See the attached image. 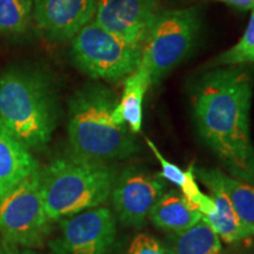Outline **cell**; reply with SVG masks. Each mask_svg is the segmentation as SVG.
Masks as SVG:
<instances>
[{
    "label": "cell",
    "instance_id": "obj_2",
    "mask_svg": "<svg viewBox=\"0 0 254 254\" xmlns=\"http://www.w3.org/2000/svg\"><path fill=\"white\" fill-rule=\"evenodd\" d=\"M118 99L109 87L87 84L69 100L68 138L73 153L90 160L106 163L125 159L138 150L126 124L113 119Z\"/></svg>",
    "mask_w": 254,
    "mask_h": 254
},
{
    "label": "cell",
    "instance_id": "obj_8",
    "mask_svg": "<svg viewBox=\"0 0 254 254\" xmlns=\"http://www.w3.org/2000/svg\"><path fill=\"white\" fill-rule=\"evenodd\" d=\"M116 217L93 207L60 220V234L51 243L53 254H109L116 239Z\"/></svg>",
    "mask_w": 254,
    "mask_h": 254
},
{
    "label": "cell",
    "instance_id": "obj_5",
    "mask_svg": "<svg viewBox=\"0 0 254 254\" xmlns=\"http://www.w3.org/2000/svg\"><path fill=\"white\" fill-rule=\"evenodd\" d=\"M201 18L195 7L164 11L141 45L140 64L157 84L184 62L198 40Z\"/></svg>",
    "mask_w": 254,
    "mask_h": 254
},
{
    "label": "cell",
    "instance_id": "obj_19",
    "mask_svg": "<svg viewBox=\"0 0 254 254\" xmlns=\"http://www.w3.org/2000/svg\"><path fill=\"white\" fill-rule=\"evenodd\" d=\"M249 64H254V8L239 41L218 56L213 66H244Z\"/></svg>",
    "mask_w": 254,
    "mask_h": 254
},
{
    "label": "cell",
    "instance_id": "obj_14",
    "mask_svg": "<svg viewBox=\"0 0 254 254\" xmlns=\"http://www.w3.org/2000/svg\"><path fill=\"white\" fill-rule=\"evenodd\" d=\"M151 85L153 84L150 73L141 65H138L135 71L125 78L123 95L113 110L116 123L119 125L126 124L133 134L141 131L142 103Z\"/></svg>",
    "mask_w": 254,
    "mask_h": 254
},
{
    "label": "cell",
    "instance_id": "obj_18",
    "mask_svg": "<svg viewBox=\"0 0 254 254\" xmlns=\"http://www.w3.org/2000/svg\"><path fill=\"white\" fill-rule=\"evenodd\" d=\"M32 17V0H0V33H25L30 27Z\"/></svg>",
    "mask_w": 254,
    "mask_h": 254
},
{
    "label": "cell",
    "instance_id": "obj_9",
    "mask_svg": "<svg viewBox=\"0 0 254 254\" xmlns=\"http://www.w3.org/2000/svg\"><path fill=\"white\" fill-rule=\"evenodd\" d=\"M163 177L128 168L116 179L112 200L117 217L125 226L139 227L147 220L153 206L164 194Z\"/></svg>",
    "mask_w": 254,
    "mask_h": 254
},
{
    "label": "cell",
    "instance_id": "obj_11",
    "mask_svg": "<svg viewBox=\"0 0 254 254\" xmlns=\"http://www.w3.org/2000/svg\"><path fill=\"white\" fill-rule=\"evenodd\" d=\"M97 0H34L33 18L50 39L72 40L93 20Z\"/></svg>",
    "mask_w": 254,
    "mask_h": 254
},
{
    "label": "cell",
    "instance_id": "obj_21",
    "mask_svg": "<svg viewBox=\"0 0 254 254\" xmlns=\"http://www.w3.org/2000/svg\"><path fill=\"white\" fill-rule=\"evenodd\" d=\"M128 254H168L154 238L147 234H139L134 238L128 249Z\"/></svg>",
    "mask_w": 254,
    "mask_h": 254
},
{
    "label": "cell",
    "instance_id": "obj_6",
    "mask_svg": "<svg viewBox=\"0 0 254 254\" xmlns=\"http://www.w3.org/2000/svg\"><path fill=\"white\" fill-rule=\"evenodd\" d=\"M71 55L77 67L92 79L118 81L138 67L141 47L127 43L92 20L72 39Z\"/></svg>",
    "mask_w": 254,
    "mask_h": 254
},
{
    "label": "cell",
    "instance_id": "obj_4",
    "mask_svg": "<svg viewBox=\"0 0 254 254\" xmlns=\"http://www.w3.org/2000/svg\"><path fill=\"white\" fill-rule=\"evenodd\" d=\"M116 172L107 163L73 154L52 161L40 171V190L51 220H62L98 207L109 198Z\"/></svg>",
    "mask_w": 254,
    "mask_h": 254
},
{
    "label": "cell",
    "instance_id": "obj_20",
    "mask_svg": "<svg viewBox=\"0 0 254 254\" xmlns=\"http://www.w3.org/2000/svg\"><path fill=\"white\" fill-rule=\"evenodd\" d=\"M146 142H147L148 147H150L152 153L155 155V158L158 159L159 164H160L161 177L165 178V179L168 180V182L174 184V185L182 187L187 178V170L183 171L182 168H180L179 166H177L176 164L168 161L167 159L160 153V151L158 150V147L155 146V144L151 140V139L146 138Z\"/></svg>",
    "mask_w": 254,
    "mask_h": 254
},
{
    "label": "cell",
    "instance_id": "obj_24",
    "mask_svg": "<svg viewBox=\"0 0 254 254\" xmlns=\"http://www.w3.org/2000/svg\"><path fill=\"white\" fill-rule=\"evenodd\" d=\"M97 1H98V0H97Z\"/></svg>",
    "mask_w": 254,
    "mask_h": 254
},
{
    "label": "cell",
    "instance_id": "obj_10",
    "mask_svg": "<svg viewBox=\"0 0 254 254\" xmlns=\"http://www.w3.org/2000/svg\"><path fill=\"white\" fill-rule=\"evenodd\" d=\"M161 12L160 0H98L94 18L105 30L141 47Z\"/></svg>",
    "mask_w": 254,
    "mask_h": 254
},
{
    "label": "cell",
    "instance_id": "obj_23",
    "mask_svg": "<svg viewBox=\"0 0 254 254\" xmlns=\"http://www.w3.org/2000/svg\"><path fill=\"white\" fill-rule=\"evenodd\" d=\"M0 254H27V253L15 252V251H5V252H2V253H0Z\"/></svg>",
    "mask_w": 254,
    "mask_h": 254
},
{
    "label": "cell",
    "instance_id": "obj_12",
    "mask_svg": "<svg viewBox=\"0 0 254 254\" xmlns=\"http://www.w3.org/2000/svg\"><path fill=\"white\" fill-rule=\"evenodd\" d=\"M38 170L28 148L0 122V200Z\"/></svg>",
    "mask_w": 254,
    "mask_h": 254
},
{
    "label": "cell",
    "instance_id": "obj_22",
    "mask_svg": "<svg viewBox=\"0 0 254 254\" xmlns=\"http://www.w3.org/2000/svg\"><path fill=\"white\" fill-rule=\"evenodd\" d=\"M215 1L225 2V4L233 6V7L243 9V11H249V9L252 11L254 8V0H215Z\"/></svg>",
    "mask_w": 254,
    "mask_h": 254
},
{
    "label": "cell",
    "instance_id": "obj_13",
    "mask_svg": "<svg viewBox=\"0 0 254 254\" xmlns=\"http://www.w3.org/2000/svg\"><path fill=\"white\" fill-rule=\"evenodd\" d=\"M202 183L211 190L212 198L215 202L217 212L212 217L205 218L208 225L225 243H236L246 238L243 225L232 206L219 179V170H196Z\"/></svg>",
    "mask_w": 254,
    "mask_h": 254
},
{
    "label": "cell",
    "instance_id": "obj_3",
    "mask_svg": "<svg viewBox=\"0 0 254 254\" xmlns=\"http://www.w3.org/2000/svg\"><path fill=\"white\" fill-rule=\"evenodd\" d=\"M0 122L27 148L51 140L57 122L55 93L45 73L13 67L0 77Z\"/></svg>",
    "mask_w": 254,
    "mask_h": 254
},
{
    "label": "cell",
    "instance_id": "obj_16",
    "mask_svg": "<svg viewBox=\"0 0 254 254\" xmlns=\"http://www.w3.org/2000/svg\"><path fill=\"white\" fill-rule=\"evenodd\" d=\"M166 251L168 254H222L220 239L204 217L186 230L172 232Z\"/></svg>",
    "mask_w": 254,
    "mask_h": 254
},
{
    "label": "cell",
    "instance_id": "obj_7",
    "mask_svg": "<svg viewBox=\"0 0 254 254\" xmlns=\"http://www.w3.org/2000/svg\"><path fill=\"white\" fill-rule=\"evenodd\" d=\"M40 190V171L0 200V234L12 245L36 247L50 232Z\"/></svg>",
    "mask_w": 254,
    "mask_h": 254
},
{
    "label": "cell",
    "instance_id": "obj_17",
    "mask_svg": "<svg viewBox=\"0 0 254 254\" xmlns=\"http://www.w3.org/2000/svg\"><path fill=\"white\" fill-rule=\"evenodd\" d=\"M219 179L245 231L254 236V186L244 180L231 178L219 171Z\"/></svg>",
    "mask_w": 254,
    "mask_h": 254
},
{
    "label": "cell",
    "instance_id": "obj_1",
    "mask_svg": "<svg viewBox=\"0 0 254 254\" xmlns=\"http://www.w3.org/2000/svg\"><path fill=\"white\" fill-rule=\"evenodd\" d=\"M252 73L226 66L202 74L193 91V114L199 134L237 178H254V147L250 111Z\"/></svg>",
    "mask_w": 254,
    "mask_h": 254
},
{
    "label": "cell",
    "instance_id": "obj_15",
    "mask_svg": "<svg viewBox=\"0 0 254 254\" xmlns=\"http://www.w3.org/2000/svg\"><path fill=\"white\" fill-rule=\"evenodd\" d=\"M148 218L159 228L179 232L193 226L202 215L183 195L170 190L161 195L152 208Z\"/></svg>",
    "mask_w": 254,
    "mask_h": 254
}]
</instances>
